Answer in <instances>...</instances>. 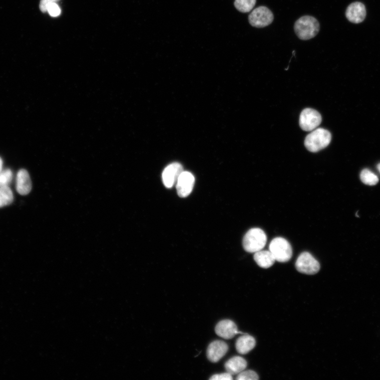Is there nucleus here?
I'll use <instances>...</instances> for the list:
<instances>
[{
    "label": "nucleus",
    "mask_w": 380,
    "mask_h": 380,
    "mask_svg": "<svg viewBox=\"0 0 380 380\" xmlns=\"http://www.w3.org/2000/svg\"><path fill=\"white\" fill-rule=\"evenodd\" d=\"M274 19V15L265 6H260L252 12L249 16V22L253 27L261 28L270 25Z\"/></svg>",
    "instance_id": "39448f33"
},
{
    "label": "nucleus",
    "mask_w": 380,
    "mask_h": 380,
    "mask_svg": "<svg viewBox=\"0 0 380 380\" xmlns=\"http://www.w3.org/2000/svg\"><path fill=\"white\" fill-rule=\"evenodd\" d=\"M47 12L52 17H57L61 15V10L59 6L54 3L48 6Z\"/></svg>",
    "instance_id": "4be33fe9"
},
{
    "label": "nucleus",
    "mask_w": 380,
    "mask_h": 380,
    "mask_svg": "<svg viewBox=\"0 0 380 380\" xmlns=\"http://www.w3.org/2000/svg\"><path fill=\"white\" fill-rule=\"evenodd\" d=\"M360 179L364 184L368 186H374L378 182L377 175L368 169H364L360 172Z\"/></svg>",
    "instance_id": "a211bd4d"
},
{
    "label": "nucleus",
    "mask_w": 380,
    "mask_h": 380,
    "mask_svg": "<svg viewBox=\"0 0 380 380\" xmlns=\"http://www.w3.org/2000/svg\"><path fill=\"white\" fill-rule=\"evenodd\" d=\"M215 332L217 335L226 339H231L239 333L243 334L238 331L236 323L230 319L220 321L215 327Z\"/></svg>",
    "instance_id": "9b49d317"
},
{
    "label": "nucleus",
    "mask_w": 380,
    "mask_h": 380,
    "mask_svg": "<svg viewBox=\"0 0 380 380\" xmlns=\"http://www.w3.org/2000/svg\"><path fill=\"white\" fill-rule=\"evenodd\" d=\"M297 270L302 274L315 275L320 270L318 261L308 252L301 253L296 262Z\"/></svg>",
    "instance_id": "423d86ee"
},
{
    "label": "nucleus",
    "mask_w": 380,
    "mask_h": 380,
    "mask_svg": "<svg viewBox=\"0 0 380 380\" xmlns=\"http://www.w3.org/2000/svg\"><path fill=\"white\" fill-rule=\"evenodd\" d=\"M16 189L23 196L28 194L32 191V182L30 175L25 169L21 170L17 174Z\"/></svg>",
    "instance_id": "ddd939ff"
},
{
    "label": "nucleus",
    "mask_w": 380,
    "mask_h": 380,
    "mask_svg": "<svg viewBox=\"0 0 380 380\" xmlns=\"http://www.w3.org/2000/svg\"><path fill=\"white\" fill-rule=\"evenodd\" d=\"M256 342L254 337L245 334L239 337L236 342L237 352L242 355L246 354L255 348Z\"/></svg>",
    "instance_id": "2eb2a0df"
},
{
    "label": "nucleus",
    "mask_w": 380,
    "mask_h": 380,
    "mask_svg": "<svg viewBox=\"0 0 380 380\" xmlns=\"http://www.w3.org/2000/svg\"><path fill=\"white\" fill-rule=\"evenodd\" d=\"M3 166V162L1 158H0V172L2 171Z\"/></svg>",
    "instance_id": "393cba45"
},
{
    "label": "nucleus",
    "mask_w": 380,
    "mask_h": 380,
    "mask_svg": "<svg viewBox=\"0 0 380 380\" xmlns=\"http://www.w3.org/2000/svg\"><path fill=\"white\" fill-rule=\"evenodd\" d=\"M320 25L317 19L313 17H301L296 22L294 31L297 37L302 41L311 40L318 34Z\"/></svg>",
    "instance_id": "f257e3e1"
},
{
    "label": "nucleus",
    "mask_w": 380,
    "mask_h": 380,
    "mask_svg": "<svg viewBox=\"0 0 380 380\" xmlns=\"http://www.w3.org/2000/svg\"><path fill=\"white\" fill-rule=\"evenodd\" d=\"M321 122L320 114L314 109H306L300 115L299 126L305 131H313L317 129Z\"/></svg>",
    "instance_id": "0eeeda50"
},
{
    "label": "nucleus",
    "mask_w": 380,
    "mask_h": 380,
    "mask_svg": "<svg viewBox=\"0 0 380 380\" xmlns=\"http://www.w3.org/2000/svg\"><path fill=\"white\" fill-rule=\"evenodd\" d=\"M256 4V0H235V6L241 13H247L252 11Z\"/></svg>",
    "instance_id": "6ab92c4d"
},
{
    "label": "nucleus",
    "mask_w": 380,
    "mask_h": 380,
    "mask_svg": "<svg viewBox=\"0 0 380 380\" xmlns=\"http://www.w3.org/2000/svg\"><path fill=\"white\" fill-rule=\"evenodd\" d=\"M182 165L178 163H173L165 168L162 174V180L165 187L171 188L174 186L183 172Z\"/></svg>",
    "instance_id": "1a4fd4ad"
},
{
    "label": "nucleus",
    "mask_w": 380,
    "mask_h": 380,
    "mask_svg": "<svg viewBox=\"0 0 380 380\" xmlns=\"http://www.w3.org/2000/svg\"><path fill=\"white\" fill-rule=\"evenodd\" d=\"M237 380H257L259 379L258 375L252 370L243 371L239 373L236 378Z\"/></svg>",
    "instance_id": "412c9836"
},
{
    "label": "nucleus",
    "mask_w": 380,
    "mask_h": 380,
    "mask_svg": "<svg viewBox=\"0 0 380 380\" xmlns=\"http://www.w3.org/2000/svg\"><path fill=\"white\" fill-rule=\"evenodd\" d=\"M269 251L276 261L286 262L290 260L293 255V250L289 242L285 239L278 237L271 241Z\"/></svg>",
    "instance_id": "20e7f679"
},
{
    "label": "nucleus",
    "mask_w": 380,
    "mask_h": 380,
    "mask_svg": "<svg viewBox=\"0 0 380 380\" xmlns=\"http://www.w3.org/2000/svg\"><path fill=\"white\" fill-rule=\"evenodd\" d=\"M247 366L246 360L239 356L230 358L225 364L226 371L232 375L238 374L244 371Z\"/></svg>",
    "instance_id": "4468645a"
},
{
    "label": "nucleus",
    "mask_w": 380,
    "mask_h": 380,
    "mask_svg": "<svg viewBox=\"0 0 380 380\" xmlns=\"http://www.w3.org/2000/svg\"><path fill=\"white\" fill-rule=\"evenodd\" d=\"M60 0H41L40 3V9L43 13H46L47 11V8L49 6L54 4L57 3Z\"/></svg>",
    "instance_id": "b1692460"
},
{
    "label": "nucleus",
    "mask_w": 380,
    "mask_h": 380,
    "mask_svg": "<svg viewBox=\"0 0 380 380\" xmlns=\"http://www.w3.org/2000/svg\"><path fill=\"white\" fill-rule=\"evenodd\" d=\"M228 344L220 340L213 341L208 347L207 356L208 359L212 363H217L228 351Z\"/></svg>",
    "instance_id": "9d476101"
},
{
    "label": "nucleus",
    "mask_w": 380,
    "mask_h": 380,
    "mask_svg": "<svg viewBox=\"0 0 380 380\" xmlns=\"http://www.w3.org/2000/svg\"><path fill=\"white\" fill-rule=\"evenodd\" d=\"M377 168L380 173V163L377 165Z\"/></svg>",
    "instance_id": "a878e982"
},
{
    "label": "nucleus",
    "mask_w": 380,
    "mask_h": 380,
    "mask_svg": "<svg viewBox=\"0 0 380 380\" xmlns=\"http://www.w3.org/2000/svg\"><path fill=\"white\" fill-rule=\"evenodd\" d=\"M267 236L260 228H252L246 234L243 239V247L250 253H255L264 248L267 242Z\"/></svg>",
    "instance_id": "7ed1b4c3"
},
{
    "label": "nucleus",
    "mask_w": 380,
    "mask_h": 380,
    "mask_svg": "<svg viewBox=\"0 0 380 380\" xmlns=\"http://www.w3.org/2000/svg\"><path fill=\"white\" fill-rule=\"evenodd\" d=\"M13 174L10 169L0 172V187L8 186L13 180Z\"/></svg>",
    "instance_id": "aec40b11"
},
{
    "label": "nucleus",
    "mask_w": 380,
    "mask_h": 380,
    "mask_svg": "<svg viewBox=\"0 0 380 380\" xmlns=\"http://www.w3.org/2000/svg\"><path fill=\"white\" fill-rule=\"evenodd\" d=\"M255 261L262 268L267 269L274 264L276 261L271 252L269 251L260 250L255 253Z\"/></svg>",
    "instance_id": "dca6fc26"
},
{
    "label": "nucleus",
    "mask_w": 380,
    "mask_h": 380,
    "mask_svg": "<svg viewBox=\"0 0 380 380\" xmlns=\"http://www.w3.org/2000/svg\"><path fill=\"white\" fill-rule=\"evenodd\" d=\"M332 140L330 133L324 129L319 128L311 131L306 137L305 146L311 152H317L326 148Z\"/></svg>",
    "instance_id": "f03ea898"
},
{
    "label": "nucleus",
    "mask_w": 380,
    "mask_h": 380,
    "mask_svg": "<svg viewBox=\"0 0 380 380\" xmlns=\"http://www.w3.org/2000/svg\"><path fill=\"white\" fill-rule=\"evenodd\" d=\"M14 201V194L8 186L0 187V208L11 204Z\"/></svg>",
    "instance_id": "f3484780"
},
{
    "label": "nucleus",
    "mask_w": 380,
    "mask_h": 380,
    "mask_svg": "<svg viewBox=\"0 0 380 380\" xmlns=\"http://www.w3.org/2000/svg\"><path fill=\"white\" fill-rule=\"evenodd\" d=\"M366 15L364 5L358 2L350 4L346 11V17L348 20L354 24L362 23L364 20Z\"/></svg>",
    "instance_id": "f8f14e48"
},
{
    "label": "nucleus",
    "mask_w": 380,
    "mask_h": 380,
    "mask_svg": "<svg viewBox=\"0 0 380 380\" xmlns=\"http://www.w3.org/2000/svg\"><path fill=\"white\" fill-rule=\"evenodd\" d=\"M195 183L193 175L188 171H183L177 182L178 194L181 198H186L192 192Z\"/></svg>",
    "instance_id": "6e6552de"
},
{
    "label": "nucleus",
    "mask_w": 380,
    "mask_h": 380,
    "mask_svg": "<svg viewBox=\"0 0 380 380\" xmlns=\"http://www.w3.org/2000/svg\"><path fill=\"white\" fill-rule=\"evenodd\" d=\"M210 380H232V375L228 373H222L213 375L209 378Z\"/></svg>",
    "instance_id": "5701e85b"
}]
</instances>
